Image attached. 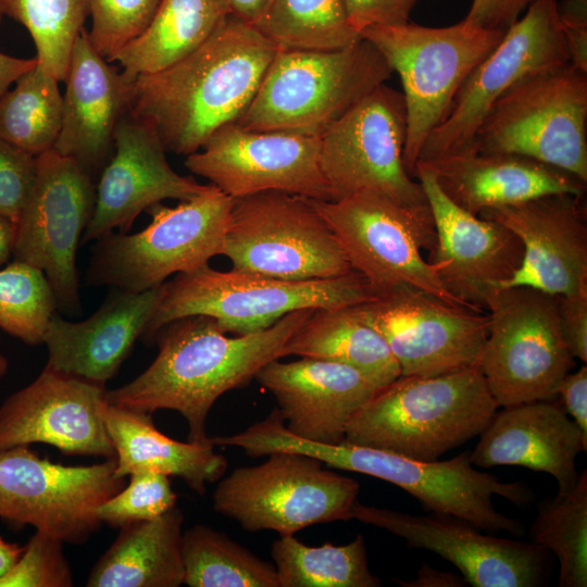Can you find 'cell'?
<instances>
[{
  "instance_id": "6da1fadb",
  "label": "cell",
  "mask_w": 587,
  "mask_h": 587,
  "mask_svg": "<svg viewBox=\"0 0 587 587\" xmlns=\"http://www.w3.org/2000/svg\"><path fill=\"white\" fill-rule=\"evenodd\" d=\"M314 310L291 312L254 334L228 337L217 322L190 315L162 326L153 337L158 354L136 378L107 390L110 404L134 411L178 412L188 426V441L207 444V420L225 392L247 386L267 363L283 358V348Z\"/></svg>"
},
{
  "instance_id": "7a4b0ae2",
  "label": "cell",
  "mask_w": 587,
  "mask_h": 587,
  "mask_svg": "<svg viewBox=\"0 0 587 587\" xmlns=\"http://www.w3.org/2000/svg\"><path fill=\"white\" fill-rule=\"evenodd\" d=\"M279 49L229 14L196 51L138 76L130 112L157 132L166 152L189 155L250 105Z\"/></svg>"
},
{
  "instance_id": "3957f363",
  "label": "cell",
  "mask_w": 587,
  "mask_h": 587,
  "mask_svg": "<svg viewBox=\"0 0 587 587\" xmlns=\"http://www.w3.org/2000/svg\"><path fill=\"white\" fill-rule=\"evenodd\" d=\"M498 408L478 366L400 375L351 417L344 441L435 461L479 435Z\"/></svg>"
},
{
  "instance_id": "277c9868",
  "label": "cell",
  "mask_w": 587,
  "mask_h": 587,
  "mask_svg": "<svg viewBox=\"0 0 587 587\" xmlns=\"http://www.w3.org/2000/svg\"><path fill=\"white\" fill-rule=\"evenodd\" d=\"M394 74L366 39L332 50L279 49L235 122L258 132L320 137Z\"/></svg>"
},
{
  "instance_id": "5b68a950",
  "label": "cell",
  "mask_w": 587,
  "mask_h": 587,
  "mask_svg": "<svg viewBox=\"0 0 587 587\" xmlns=\"http://www.w3.org/2000/svg\"><path fill=\"white\" fill-rule=\"evenodd\" d=\"M375 297L355 271L327 279L284 280L235 270L216 271L207 264L165 283L140 339L152 345L162 326L190 315L212 317L225 333L254 334L298 310L352 307Z\"/></svg>"
},
{
  "instance_id": "8992f818",
  "label": "cell",
  "mask_w": 587,
  "mask_h": 587,
  "mask_svg": "<svg viewBox=\"0 0 587 587\" xmlns=\"http://www.w3.org/2000/svg\"><path fill=\"white\" fill-rule=\"evenodd\" d=\"M282 447L285 451L315 457L330 467L391 483L434 514L460 519L490 534L508 532L517 537L524 534L523 523L498 512L492 497H502L521 507L532 500V490L521 482H501L492 474L476 470L470 452L447 461H422L347 441L314 442L292 434L285 435Z\"/></svg>"
},
{
  "instance_id": "52a82bcc",
  "label": "cell",
  "mask_w": 587,
  "mask_h": 587,
  "mask_svg": "<svg viewBox=\"0 0 587 587\" xmlns=\"http://www.w3.org/2000/svg\"><path fill=\"white\" fill-rule=\"evenodd\" d=\"M504 32L463 18L445 27L408 22L374 26L360 34L401 79L407 113L403 163L413 177L424 142L446 120L461 86Z\"/></svg>"
},
{
  "instance_id": "ba28073f",
  "label": "cell",
  "mask_w": 587,
  "mask_h": 587,
  "mask_svg": "<svg viewBox=\"0 0 587 587\" xmlns=\"http://www.w3.org/2000/svg\"><path fill=\"white\" fill-rule=\"evenodd\" d=\"M234 199L211 184L174 208L157 203L142 230L109 233L95 240L86 271L90 286L141 292L179 273L192 272L221 254Z\"/></svg>"
},
{
  "instance_id": "9c48e42d",
  "label": "cell",
  "mask_w": 587,
  "mask_h": 587,
  "mask_svg": "<svg viewBox=\"0 0 587 587\" xmlns=\"http://www.w3.org/2000/svg\"><path fill=\"white\" fill-rule=\"evenodd\" d=\"M466 146L527 157L587 183V73L567 63L522 79Z\"/></svg>"
},
{
  "instance_id": "30bf717a",
  "label": "cell",
  "mask_w": 587,
  "mask_h": 587,
  "mask_svg": "<svg viewBox=\"0 0 587 587\" xmlns=\"http://www.w3.org/2000/svg\"><path fill=\"white\" fill-rule=\"evenodd\" d=\"M221 254L232 270L284 280L327 279L353 271L311 199L284 191L235 198Z\"/></svg>"
},
{
  "instance_id": "8fae6325",
  "label": "cell",
  "mask_w": 587,
  "mask_h": 587,
  "mask_svg": "<svg viewBox=\"0 0 587 587\" xmlns=\"http://www.w3.org/2000/svg\"><path fill=\"white\" fill-rule=\"evenodd\" d=\"M221 478L213 509L248 532L295 535L315 524L352 520L359 483L323 467L312 455L276 451Z\"/></svg>"
},
{
  "instance_id": "7c38bea8",
  "label": "cell",
  "mask_w": 587,
  "mask_h": 587,
  "mask_svg": "<svg viewBox=\"0 0 587 587\" xmlns=\"http://www.w3.org/2000/svg\"><path fill=\"white\" fill-rule=\"evenodd\" d=\"M488 334L478 367L499 407L552 400L575 366L562 333L558 298L514 286L489 300Z\"/></svg>"
},
{
  "instance_id": "4fadbf2b",
  "label": "cell",
  "mask_w": 587,
  "mask_h": 587,
  "mask_svg": "<svg viewBox=\"0 0 587 587\" xmlns=\"http://www.w3.org/2000/svg\"><path fill=\"white\" fill-rule=\"evenodd\" d=\"M311 201L336 235L352 270L365 278L375 296L410 286L466 307L422 254L423 248L432 251L435 246L430 210L408 209L375 191Z\"/></svg>"
},
{
  "instance_id": "5bb4252c",
  "label": "cell",
  "mask_w": 587,
  "mask_h": 587,
  "mask_svg": "<svg viewBox=\"0 0 587 587\" xmlns=\"http://www.w3.org/2000/svg\"><path fill=\"white\" fill-rule=\"evenodd\" d=\"M402 92L379 85L320 136V162L334 200L375 191L416 211H429L420 180L407 171ZM333 200V201H334Z\"/></svg>"
},
{
  "instance_id": "9a60e30c",
  "label": "cell",
  "mask_w": 587,
  "mask_h": 587,
  "mask_svg": "<svg viewBox=\"0 0 587 587\" xmlns=\"http://www.w3.org/2000/svg\"><path fill=\"white\" fill-rule=\"evenodd\" d=\"M95 203L96 183L75 160L53 148L36 157L12 257L45 273L57 310L68 316L82 312L76 252Z\"/></svg>"
},
{
  "instance_id": "2e32d148",
  "label": "cell",
  "mask_w": 587,
  "mask_h": 587,
  "mask_svg": "<svg viewBox=\"0 0 587 587\" xmlns=\"http://www.w3.org/2000/svg\"><path fill=\"white\" fill-rule=\"evenodd\" d=\"M115 467V458L64 465L39 457L29 446L0 451V519L63 542L83 544L102 524L99 505L125 486Z\"/></svg>"
},
{
  "instance_id": "e0dca14e",
  "label": "cell",
  "mask_w": 587,
  "mask_h": 587,
  "mask_svg": "<svg viewBox=\"0 0 587 587\" xmlns=\"http://www.w3.org/2000/svg\"><path fill=\"white\" fill-rule=\"evenodd\" d=\"M558 0H534L458 91L446 120L423 145L427 161L469 145L494 104L522 79L570 63Z\"/></svg>"
},
{
  "instance_id": "ac0fdd59",
  "label": "cell",
  "mask_w": 587,
  "mask_h": 587,
  "mask_svg": "<svg viewBox=\"0 0 587 587\" xmlns=\"http://www.w3.org/2000/svg\"><path fill=\"white\" fill-rule=\"evenodd\" d=\"M353 308L383 336L403 376L478 366L489 325L484 311L448 303L410 286L395 287Z\"/></svg>"
},
{
  "instance_id": "d6986e66",
  "label": "cell",
  "mask_w": 587,
  "mask_h": 587,
  "mask_svg": "<svg viewBox=\"0 0 587 587\" xmlns=\"http://www.w3.org/2000/svg\"><path fill=\"white\" fill-rule=\"evenodd\" d=\"M185 166L230 198L284 191L333 201L320 162V137L258 132L229 123L216 129Z\"/></svg>"
},
{
  "instance_id": "ffe728a7",
  "label": "cell",
  "mask_w": 587,
  "mask_h": 587,
  "mask_svg": "<svg viewBox=\"0 0 587 587\" xmlns=\"http://www.w3.org/2000/svg\"><path fill=\"white\" fill-rule=\"evenodd\" d=\"M352 519L403 538L451 562L473 587H535L546 575L548 550L528 541L499 538L449 515H411L354 502Z\"/></svg>"
},
{
  "instance_id": "44dd1931",
  "label": "cell",
  "mask_w": 587,
  "mask_h": 587,
  "mask_svg": "<svg viewBox=\"0 0 587 587\" xmlns=\"http://www.w3.org/2000/svg\"><path fill=\"white\" fill-rule=\"evenodd\" d=\"M414 177L426 195L435 227L430 262L445 287L470 309L484 311L519 270L523 245L505 226L452 202L430 170L417 162Z\"/></svg>"
},
{
  "instance_id": "7402d4cb",
  "label": "cell",
  "mask_w": 587,
  "mask_h": 587,
  "mask_svg": "<svg viewBox=\"0 0 587 587\" xmlns=\"http://www.w3.org/2000/svg\"><path fill=\"white\" fill-rule=\"evenodd\" d=\"M107 389L45 366L0 405V451L33 444L63 454L115 458L103 412Z\"/></svg>"
},
{
  "instance_id": "603a6c76",
  "label": "cell",
  "mask_w": 587,
  "mask_h": 587,
  "mask_svg": "<svg viewBox=\"0 0 587 587\" xmlns=\"http://www.w3.org/2000/svg\"><path fill=\"white\" fill-rule=\"evenodd\" d=\"M157 132L130 111L118 122L113 153L96 183V203L82 243L118 229L128 233L134 221L165 199L180 201L205 192L192 177L176 173Z\"/></svg>"
},
{
  "instance_id": "cb8c5ba5",
  "label": "cell",
  "mask_w": 587,
  "mask_h": 587,
  "mask_svg": "<svg viewBox=\"0 0 587 587\" xmlns=\"http://www.w3.org/2000/svg\"><path fill=\"white\" fill-rule=\"evenodd\" d=\"M583 198L552 193L486 210L478 215L505 226L523 245L521 265L501 288L525 286L560 296L587 287V224Z\"/></svg>"
},
{
  "instance_id": "d4e9b609",
  "label": "cell",
  "mask_w": 587,
  "mask_h": 587,
  "mask_svg": "<svg viewBox=\"0 0 587 587\" xmlns=\"http://www.w3.org/2000/svg\"><path fill=\"white\" fill-rule=\"evenodd\" d=\"M135 80L99 54L84 27L64 82L62 124L53 149L75 160L97 183L113 153V137L130 111Z\"/></svg>"
},
{
  "instance_id": "484cf974",
  "label": "cell",
  "mask_w": 587,
  "mask_h": 587,
  "mask_svg": "<svg viewBox=\"0 0 587 587\" xmlns=\"http://www.w3.org/2000/svg\"><path fill=\"white\" fill-rule=\"evenodd\" d=\"M255 379L275 397L291 434L328 445L344 441L351 417L382 389L349 365L313 358L271 361Z\"/></svg>"
},
{
  "instance_id": "4316f807",
  "label": "cell",
  "mask_w": 587,
  "mask_h": 587,
  "mask_svg": "<svg viewBox=\"0 0 587 587\" xmlns=\"http://www.w3.org/2000/svg\"><path fill=\"white\" fill-rule=\"evenodd\" d=\"M164 288L165 283L141 292L113 288L101 307L80 322L54 312L43 338L46 367L105 387L142 336Z\"/></svg>"
},
{
  "instance_id": "83f0119b",
  "label": "cell",
  "mask_w": 587,
  "mask_h": 587,
  "mask_svg": "<svg viewBox=\"0 0 587 587\" xmlns=\"http://www.w3.org/2000/svg\"><path fill=\"white\" fill-rule=\"evenodd\" d=\"M479 436L470 452L473 465H519L546 472L558 483V497L578 482L575 461L586 452L587 437L560 403L541 400L503 407Z\"/></svg>"
},
{
  "instance_id": "f1b7e54d",
  "label": "cell",
  "mask_w": 587,
  "mask_h": 587,
  "mask_svg": "<svg viewBox=\"0 0 587 587\" xmlns=\"http://www.w3.org/2000/svg\"><path fill=\"white\" fill-rule=\"evenodd\" d=\"M433 173L445 195L463 210L479 215L552 193L584 196L586 183L534 159L484 152L471 146L417 161Z\"/></svg>"
},
{
  "instance_id": "f546056e",
  "label": "cell",
  "mask_w": 587,
  "mask_h": 587,
  "mask_svg": "<svg viewBox=\"0 0 587 587\" xmlns=\"http://www.w3.org/2000/svg\"><path fill=\"white\" fill-rule=\"evenodd\" d=\"M103 417L115 450V474L157 472L182 478L199 496L207 484L217 482L227 470V460L207 444L182 442L161 433L151 413L108 403ZM211 439V438H210Z\"/></svg>"
},
{
  "instance_id": "4dcf8cb0",
  "label": "cell",
  "mask_w": 587,
  "mask_h": 587,
  "mask_svg": "<svg viewBox=\"0 0 587 587\" xmlns=\"http://www.w3.org/2000/svg\"><path fill=\"white\" fill-rule=\"evenodd\" d=\"M184 515L176 505L162 515L120 527L98 559L88 587H178L184 584Z\"/></svg>"
},
{
  "instance_id": "1f68e13d",
  "label": "cell",
  "mask_w": 587,
  "mask_h": 587,
  "mask_svg": "<svg viewBox=\"0 0 587 587\" xmlns=\"http://www.w3.org/2000/svg\"><path fill=\"white\" fill-rule=\"evenodd\" d=\"M299 355L349 365L383 388L401 375L383 336L352 307L317 309L283 348V358Z\"/></svg>"
},
{
  "instance_id": "d6a6232c",
  "label": "cell",
  "mask_w": 587,
  "mask_h": 587,
  "mask_svg": "<svg viewBox=\"0 0 587 587\" xmlns=\"http://www.w3.org/2000/svg\"><path fill=\"white\" fill-rule=\"evenodd\" d=\"M229 14L225 0H161L147 27L111 62L134 79L163 71L202 46Z\"/></svg>"
},
{
  "instance_id": "836d02e7",
  "label": "cell",
  "mask_w": 587,
  "mask_h": 587,
  "mask_svg": "<svg viewBox=\"0 0 587 587\" xmlns=\"http://www.w3.org/2000/svg\"><path fill=\"white\" fill-rule=\"evenodd\" d=\"M279 587H378L371 573L362 535L336 546H308L294 535L280 536L272 545Z\"/></svg>"
},
{
  "instance_id": "e575fe53",
  "label": "cell",
  "mask_w": 587,
  "mask_h": 587,
  "mask_svg": "<svg viewBox=\"0 0 587 587\" xmlns=\"http://www.w3.org/2000/svg\"><path fill=\"white\" fill-rule=\"evenodd\" d=\"M182 559L190 587H279L273 564L202 524L183 532Z\"/></svg>"
},
{
  "instance_id": "d590c367",
  "label": "cell",
  "mask_w": 587,
  "mask_h": 587,
  "mask_svg": "<svg viewBox=\"0 0 587 587\" xmlns=\"http://www.w3.org/2000/svg\"><path fill=\"white\" fill-rule=\"evenodd\" d=\"M62 115L59 80L37 63L0 96V138L37 157L53 148Z\"/></svg>"
},
{
  "instance_id": "8d00e7d4",
  "label": "cell",
  "mask_w": 587,
  "mask_h": 587,
  "mask_svg": "<svg viewBox=\"0 0 587 587\" xmlns=\"http://www.w3.org/2000/svg\"><path fill=\"white\" fill-rule=\"evenodd\" d=\"M253 25L278 49L332 50L361 39L342 0H270Z\"/></svg>"
},
{
  "instance_id": "74e56055",
  "label": "cell",
  "mask_w": 587,
  "mask_h": 587,
  "mask_svg": "<svg viewBox=\"0 0 587 587\" xmlns=\"http://www.w3.org/2000/svg\"><path fill=\"white\" fill-rule=\"evenodd\" d=\"M530 535L534 544L557 555L560 587L587 586L586 470L571 491L540 505Z\"/></svg>"
},
{
  "instance_id": "f35d334b",
  "label": "cell",
  "mask_w": 587,
  "mask_h": 587,
  "mask_svg": "<svg viewBox=\"0 0 587 587\" xmlns=\"http://www.w3.org/2000/svg\"><path fill=\"white\" fill-rule=\"evenodd\" d=\"M0 12L27 29L38 64L63 82L73 46L89 15L88 0H0Z\"/></svg>"
},
{
  "instance_id": "ab89813d",
  "label": "cell",
  "mask_w": 587,
  "mask_h": 587,
  "mask_svg": "<svg viewBox=\"0 0 587 587\" xmlns=\"http://www.w3.org/2000/svg\"><path fill=\"white\" fill-rule=\"evenodd\" d=\"M57 311L41 270L18 260L0 270V329L28 346L41 345Z\"/></svg>"
},
{
  "instance_id": "60d3db41",
  "label": "cell",
  "mask_w": 587,
  "mask_h": 587,
  "mask_svg": "<svg viewBox=\"0 0 587 587\" xmlns=\"http://www.w3.org/2000/svg\"><path fill=\"white\" fill-rule=\"evenodd\" d=\"M129 483L99 505L101 523L120 528L137 521L152 520L176 505L170 476L157 472H136Z\"/></svg>"
},
{
  "instance_id": "b9f144b4",
  "label": "cell",
  "mask_w": 587,
  "mask_h": 587,
  "mask_svg": "<svg viewBox=\"0 0 587 587\" xmlns=\"http://www.w3.org/2000/svg\"><path fill=\"white\" fill-rule=\"evenodd\" d=\"M161 0H88L89 39L108 62L149 24Z\"/></svg>"
},
{
  "instance_id": "7bdbcfd3",
  "label": "cell",
  "mask_w": 587,
  "mask_h": 587,
  "mask_svg": "<svg viewBox=\"0 0 587 587\" xmlns=\"http://www.w3.org/2000/svg\"><path fill=\"white\" fill-rule=\"evenodd\" d=\"M63 541L36 530L0 587H70L73 573L63 551Z\"/></svg>"
},
{
  "instance_id": "ee69618b",
  "label": "cell",
  "mask_w": 587,
  "mask_h": 587,
  "mask_svg": "<svg viewBox=\"0 0 587 587\" xmlns=\"http://www.w3.org/2000/svg\"><path fill=\"white\" fill-rule=\"evenodd\" d=\"M36 173V157L0 138V215L15 222Z\"/></svg>"
},
{
  "instance_id": "f6af8a7d",
  "label": "cell",
  "mask_w": 587,
  "mask_h": 587,
  "mask_svg": "<svg viewBox=\"0 0 587 587\" xmlns=\"http://www.w3.org/2000/svg\"><path fill=\"white\" fill-rule=\"evenodd\" d=\"M342 1L351 27L360 35L370 27L394 26L410 22L411 12L417 0Z\"/></svg>"
},
{
  "instance_id": "bcb514c9",
  "label": "cell",
  "mask_w": 587,
  "mask_h": 587,
  "mask_svg": "<svg viewBox=\"0 0 587 587\" xmlns=\"http://www.w3.org/2000/svg\"><path fill=\"white\" fill-rule=\"evenodd\" d=\"M564 339L575 359L587 362V287L557 296Z\"/></svg>"
},
{
  "instance_id": "7dc6e473",
  "label": "cell",
  "mask_w": 587,
  "mask_h": 587,
  "mask_svg": "<svg viewBox=\"0 0 587 587\" xmlns=\"http://www.w3.org/2000/svg\"><path fill=\"white\" fill-rule=\"evenodd\" d=\"M557 9L570 63L587 73V0H561Z\"/></svg>"
},
{
  "instance_id": "c3c4849f",
  "label": "cell",
  "mask_w": 587,
  "mask_h": 587,
  "mask_svg": "<svg viewBox=\"0 0 587 587\" xmlns=\"http://www.w3.org/2000/svg\"><path fill=\"white\" fill-rule=\"evenodd\" d=\"M534 0H473L464 17L472 25L505 30L515 23Z\"/></svg>"
},
{
  "instance_id": "681fc988",
  "label": "cell",
  "mask_w": 587,
  "mask_h": 587,
  "mask_svg": "<svg viewBox=\"0 0 587 587\" xmlns=\"http://www.w3.org/2000/svg\"><path fill=\"white\" fill-rule=\"evenodd\" d=\"M557 395L561 398L563 409L573 417L582 434L587 437V367L585 364L561 379Z\"/></svg>"
},
{
  "instance_id": "f907efd6",
  "label": "cell",
  "mask_w": 587,
  "mask_h": 587,
  "mask_svg": "<svg viewBox=\"0 0 587 587\" xmlns=\"http://www.w3.org/2000/svg\"><path fill=\"white\" fill-rule=\"evenodd\" d=\"M397 583L405 587H465L469 585L462 575L444 572L425 563L419 569L415 578L407 582L397 579Z\"/></svg>"
},
{
  "instance_id": "816d5d0a",
  "label": "cell",
  "mask_w": 587,
  "mask_h": 587,
  "mask_svg": "<svg viewBox=\"0 0 587 587\" xmlns=\"http://www.w3.org/2000/svg\"><path fill=\"white\" fill-rule=\"evenodd\" d=\"M36 58L21 59L0 52V96L8 91L23 74L35 67Z\"/></svg>"
},
{
  "instance_id": "f5cc1de1",
  "label": "cell",
  "mask_w": 587,
  "mask_h": 587,
  "mask_svg": "<svg viewBox=\"0 0 587 587\" xmlns=\"http://www.w3.org/2000/svg\"><path fill=\"white\" fill-rule=\"evenodd\" d=\"M230 14L254 24L264 12L270 0H225Z\"/></svg>"
},
{
  "instance_id": "db71d44e",
  "label": "cell",
  "mask_w": 587,
  "mask_h": 587,
  "mask_svg": "<svg viewBox=\"0 0 587 587\" xmlns=\"http://www.w3.org/2000/svg\"><path fill=\"white\" fill-rule=\"evenodd\" d=\"M16 224L11 218L0 215V265L13 254Z\"/></svg>"
},
{
  "instance_id": "11a10c76",
  "label": "cell",
  "mask_w": 587,
  "mask_h": 587,
  "mask_svg": "<svg viewBox=\"0 0 587 587\" xmlns=\"http://www.w3.org/2000/svg\"><path fill=\"white\" fill-rule=\"evenodd\" d=\"M24 546L11 544L0 537V579L12 569L21 557Z\"/></svg>"
},
{
  "instance_id": "9f6ffc18",
  "label": "cell",
  "mask_w": 587,
  "mask_h": 587,
  "mask_svg": "<svg viewBox=\"0 0 587 587\" xmlns=\"http://www.w3.org/2000/svg\"><path fill=\"white\" fill-rule=\"evenodd\" d=\"M8 369H9L8 359L4 355L0 354V378H2L7 374Z\"/></svg>"
},
{
  "instance_id": "6f0895ef",
  "label": "cell",
  "mask_w": 587,
  "mask_h": 587,
  "mask_svg": "<svg viewBox=\"0 0 587 587\" xmlns=\"http://www.w3.org/2000/svg\"><path fill=\"white\" fill-rule=\"evenodd\" d=\"M2 17H3V15H2L1 12H0V24H1Z\"/></svg>"
}]
</instances>
